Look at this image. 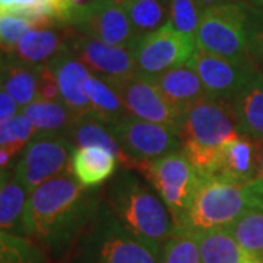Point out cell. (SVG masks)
<instances>
[{
  "label": "cell",
  "instance_id": "52a82bcc",
  "mask_svg": "<svg viewBox=\"0 0 263 263\" xmlns=\"http://www.w3.org/2000/svg\"><path fill=\"white\" fill-rule=\"evenodd\" d=\"M136 171L143 174L168 209L173 234L180 233L199 181V176L184 154L176 151L157 160L141 162Z\"/></svg>",
  "mask_w": 263,
  "mask_h": 263
},
{
  "label": "cell",
  "instance_id": "ee69618b",
  "mask_svg": "<svg viewBox=\"0 0 263 263\" xmlns=\"http://www.w3.org/2000/svg\"><path fill=\"white\" fill-rule=\"evenodd\" d=\"M3 65H5V57L0 54V79H2V70H3Z\"/></svg>",
  "mask_w": 263,
  "mask_h": 263
},
{
  "label": "cell",
  "instance_id": "d4e9b609",
  "mask_svg": "<svg viewBox=\"0 0 263 263\" xmlns=\"http://www.w3.org/2000/svg\"><path fill=\"white\" fill-rule=\"evenodd\" d=\"M193 234L196 235L202 263H245L252 259L227 228L197 231Z\"/></svg>",
  "mask_w": 263,
  "mask_h": 263
},
{
  "label": "cell",
  "instance_id": "cb8c5ba5",
  "mask_svg": "<svg viewBox=\"0 0 263 263\" xmlns=\"http://www.w3.org/2000/svg\"><path fill=\"white\" fill-rule=\"evenodd\" d=\"M35 127V136H65L75 123L76 116L60 100H35L21 110Z\"/></svg>",
  "mask_w": 263,
  "mask_h": 263
},
{
  "label": "cell",
  "instance_id": "7dc6e473",
  "mask_svg": "<svg viewBox=\"0 0 263 263\" xmlns=\"http://www.w3.org/2000/svg\"><path fill=\"white\" fill-rule=\"evenodd\" d=\"M256 3H257L259 6H263V0H256Z\"/></svg>",
  "mask_w": 263,
  "mask_h": 263
},
{
  "label": "cell",
  "instance_id": "d6986e66",
  "mask_svg": "<svg viewBox=\"0 0 263 263\" xmlns=\"http://www.w3.org/2000/svg\"><path fill=\"white\" fill-rule=\"evenodd\" d=\"M151 81L158 86V89L170 103L176 105L183 113L192 104L209 95L200 78L187 65L179 66L160 75L152 76Z\"/></svg>",
  "mask_w": 263,
  "mask_h": 263
},
{
  "label": "cell",
  "instance_id": "1f68e13d",
  "mask_svg": "<svg viewBox=\"0 0 263 263\" xmlns=\"http://www.w3.org/2000/svg\"><path fill=\"white\" fill-rule=\"evenodd\" d=\"M158 263H202L196 235L189 231L171 235L161 249Z\"/></svg>",
  "mask_w": 263,
  "mask_h": 263
},
{
  "label": "cell",
  "instance_id": "836d02e7",
  "mask_svg": "<svg viewBox=\"0 0 263 263\" xmlns=\"http://www.w3.org/2000/svg\"><path fill=\"white\" fill-rule=\"evenodd\" d=\"M34 28L38 25L32 19L15 13H0V51L10 54L19 40Z\"/></svg>",
  "mask_w": 263,
  "mask_h": 263
},
{
  "label": "cell",
  "instance_id": "4dcf8cb0",
  "mask_svg": "<svg viewBox=\"0 0 263 263\" xmlns=\"http://www.w3.org/2000/svg\"><path fill=\"white\" fill-rule=\"evenodd\" d=\"M35 127L25 114H16L6 122L0 123V148L8 149L16 157L35 138Z\"/></svg>",
  "mask_w": 263,
  "mask_h": 263
},
{
  "label": "cell",
  "instance_id": "e0dca14e",
  "mask_svg": "<svg viewBox=\"0 0 263 263\" xmlns=\"http://www.w3.org/2000/svg\"><path fill=\"white\" fill-rule=\"evenodd\" d=\"M259 155L260 142L240 135L224 145L216 174L247 184L257 179Z\"/></svg>",
  "mask_w": 263,
  "mask_h": 263
},
{
  "label": "cell",
  "instance_id": "2e32d148",
  "mask_svg": "<svg viewBox=\"0 0 263 263\" xmlns=\"http://www.w3.org/2000/svg\"><path fill=\"white\" fill-rule=\"evenodd\" d=\"M73 31L75 29L69 25L31 29L19 40L13 51L6 56L27 65H47L54 57L69 50V41Z\"/></svg>",
  "mask_w": 263,
  "mask_h": 263
},
{
  "label": "cell",
  "instance_id": "f1b7e54d",
  "mask_svg": "<svg viewBox=\"0 0 263 263\" xmlns=\"http://www.w3.org/2000/svg\"><path fill=\"white\" fill-rule=\"evenodd\" d=\"M227 230L246 253L263 260V211L254 208L246 209Z\"/></svg>",
  "mask_w": 263,
  "mask_h": 263
},
{
  "label": "cell",
  "instance_id": "7402d4cb",
  "mask_svg": "<svg viewBox=\"0 0 263 263\" xmlns=\"http://www.w3.org/2000/svg\"><path fill=\"white\" fill-rule=\"evenodd\" d=\"M73 9L70 0H0V13L32 19L38 28L67 25Z\"/></svg>",
  "mask_w": 263,
  "mask_h": 263
},
{
  "label": "cell",
  "instance_id": "7c38bea8",
  "mask_svg": "<svg viewBox=\"0 0 263 263\" xmlns=\"http://www.w3.org/2000/svg\"><path fill=\"white\" fill-rule=\"evenodd\" d=\"M105 81L113 85L117 94L122 97L127 111L133 117L164 124L180 132L183 111L170 103L158 89V86L151 81V78L136 73L132 78L120 81Z\"/></svg>",
  "mask_w": 263,
  "mask_h": 263
},
{
  "label": "cell",
  "instance_id": "277c9868",
  "mask_svg": "<svg viewBox=\"0 0 263 263\" xmlns=\"http://www.w3.org/2000/svg\"><path fill=\"white\" fill-rule=\"evenodd\" d=\"M72 263H158V254L123 228L108 206L98 205L76 237Z\"/></svg>",
  "mask_w": 263,
  "mask_h": 263
},
{
  "label": "cell",
  "instance_id": "9c48e42d",
  "mask_svg": "<svg viewBox=\"0 0 263 263\" xmlns=\"http://www.w3.org/2000/svg\"><path fill=\"white\" fill-rule=\"evenodd\" d=\"M75 146L65 136H35L22 151L15 179L31 193L38 186L70 170Z\"/></svg>",
  "mask_w": 263,
  "mask_h": 263
},
{
  "label": "cell",
  "instance_id": "44dd1931",
  "mask_svg": "<svg viewBox=\"0 0 263 263\" xmlns=\"http://www.w3.org/2000/svg\"><path fill=\"white\" fill-rule=\"evenodd\" d=\"M119 160L108 151L101 148H75L70 168L76 180L86 189L105 183L116 174Z\"/></svg>",
  "mask_w": 263,
  "mask_h": 263
},
{
  "label": "cell",
  "instance_id": "74e56055",
  "mask_svg": "<svg viewBox=\"0 0 263 263\" xmlns=\"http://www.w3.org/2000/svg\"><path fill=\"white\" fill-rule=\"evenodd\" d=\"M21 110L22 108L16 104V101L0 89V123L15 117L16 114L21 113Z\"/></svg>",
  "mask_w": 263,
  "mask_h": 263
},
{
  "label": "cell",
  "instance_id": "5bb4252c",
  "mask_svg": "<svg viewBox=\"0 0 263 263\" xmlns=\"http://www.w3.org/2000/svg\"><path fill=\"white\" fill-rule=\"evenodd\" d=\"M69 50L92 75L108 81H120L138 73L132 47L111 46L73 31Z\"/></svg>",
  "mask_w": 263,
  "mask_h": 263
},
{
  "label": "cell",
  "instance_id": "ba28073f",
  "mask_svg": "<svg viewBox=\"0 0 263 263\" xmlns=\"http://www.w3.org/2000/svg\"><path fill=\"white\" fill-rule=\"evenodd\" d=\"M132 50L138 73L152 78L187 65L197 46L195 38L181 34L167 22L158 31L139 37Z\"/></svg>",
  "mask_w": 263,
  "mask_h": 263
},
{
  "label": "cell",
  "instance_id": "d590c367",
  "mask_svg": "<svg viewBox=\"0 0 263 263\" xmlns=\"http://www.w3.org/2000/svg\"><path fill=\"white\" fill-rule=\"evenodd\" d=\"M38 100H60L56 76L48 65H40V78H38Z\"/></svg>",
  "mask_w": 263,
  "mask_h": 263
},
{
  "label": "cell",
  "instance_id": "f35d334b",
  "mask_svg": "<svg viewBox=\"0 0 263 263\" xmlns=\"http://www.w3.org/2000/svg\"><path fill=\"white\" fill-rule=\"evenodd\" d=\"M200 8L205 10L219 5H230V3H249V5H257L256 0H196Z\"/></svg>",
  "mask_w": 263,
  "mask_h": 263
},
{
  "label": "cell",
  "instance_id": "6da1fadb",
  "mask_svg": "<svg viewBox=\"0 0 263 263\" xmlns=\"http://www.w3.org/2000/svg\"><path fill=\"white\" fill-rule=\"evenodd\" d=\"M97 208V196L67 170L29 193L24 233L51 250H62L79 235Z\"/></svg>",
  "mask_w": 263,
  "mask_h": 263
},
{
  "label": "cell",
  "instance_id": "ffe728a7",
  "mask_svg": "<svg viewBox=\"0 0 263 263\" xmlns=\"http://www.w3.org/2000/svg\"><path fill=\"white\" fill-rule=\"evenodd\" d=\"M231 101L240 132L252 139L263 141V72L260 69Z\"/></svg>",
  "mask_w": 263,
  "mask_h": 263
},
{
  "label": "cell",
  "instance_id": "9a60e30c",
  "mask_svg": "<svg viewBox=\"0 0 263 263\" xmlns=\"http://www.w3.org/2000/svg\"><path fill=\"white\" fill-rule=\"evenodd\" d=\"M47 65L56 76L60 101L76 117H84L92 113L91 103L85 94V84L92 75L89 69L79 62L70 50L54 57Z\"/></svg>",
  "mask_w": 263,
  "mask_h": 263
},
{
  "label": "cell",
  "instance_id": "8fae6325",
  "mask_svg": "<svg viewBox=\"0 0 263 263\" xmlns=\"http://www.w3.org/2000/svg\"><path fill=\"white\" fill-rule=\"evenodd\" d=\"M124 152L135 162V171L141 162L157 160L167 154L180 151L179 132L168 126L151 123L127 116L110 127Z\"/></svg>",
  "mask_w": 263,
  "mask_h": 263
},
{
  "label": "cell",
  "instance_id": "8d00e7d4",
  "mask_svg": "<svg viewBox=\"0 0 263 263\" xmlns=\"http://www.w3.org/2000/svg\"><path fill=\"white\" fill-rule=\"evenodd\" d=\"M249 206L263 211V179H256L246 184Z\"/></svg>",
  "mask_w": 263,
  "mask_h": 263
},
{
  "label": "cell",
  "instance_id": "d6a6232c",
  "mask_svg": "<svg viewBox=\"0 0 263 263\" xmlns=\"http://www.w3.org/2000/svg\"><path fill=\"white\" fill-rule=\"evenodd\" d=\"M203 9L196 0H170V24L179 32L193 37L196 35Z\"/></svg>",
  "mask_w": 263,
  "mask_h": 263
},
{
  "label": "cell",
  "instance_id": "7bdbcfd3",
  "mask_svg": "<svg viewBox=\"0 0 263 263\" xmlns=\"http://www.w3.org/2000/svg\"><path fill=\"white\" fill-rule=\"evenodd\" d=\"M9 179V173H0V189L5 184V181Z\"/></svg>",
  "mask_w": 263,
  "mask_h": 263
},
{
  "label": "cell",
  "instance_id": "f546056e",
  "mask_svg": "<svg viewBox=\"0 0 263 263\" xmlns=\"http://www.w3.org/2000/svg\"><path fill=\"white\" fill-rule=\"evenodd\" d=\"M44 262V253L34 240L0 230V263Z\"/></svg>",
  "mask_w": 263,
  "mask_h": 263
},
{
  "label": "cell",
  "instance_id": "60d3db41",
  "mask_svg": "<svg viewBox=\"0 0 263 263\" xmlns=\"http://www.w3.org/2000/svg\"><path fill=\"white\" fill-rule=\"evenodd\" d=\"M260 142V155H259V171H257V179H263V141Z\"/></svg>",
  "mask_w": 263,
  "mask_h": 263
},
{
  "label": "cell",
  "instance_id": "7a4b0ae2",
  "mask_svg": "<svg viewBox=\"0 0 263 263\" xmlns=\"http://www.w3.org/2000/svg\"><path fill=\"white\" fill-rule=\"evenodd\" d=\"M240 135L233 101L208 95L184 110L180 151L197 176H215L224 145Z\"/></svg>",
  "mask_w": 263,
  "mask_h": 263
},
{
  "label": "cell",
  "instance_id": "3957f363",
  "mask_svg": "<svg viewBox=\"0 0 263 263\" xmlns=\"http://www.w3.org/2000/svg\"><path fill=\"white\" fill-rule=\"evenodd\" d=\"M107 206L119 224L160 256L164 243L173 234V222L167 206L151 187L126 170L108 189Z\"/></svg>",
  "mask_w": 263,
  "mask_h": 263
},
{
  "label": "cell",
  "instance_id": "bcb514c9",
  "mask_svg": "<svg viewBox=\"0 0 263 263\" xmlns=\"http://www.w3.org/2000/svg\"><path fill=\"white\" fill-rule=\"evenodd\" d=\"M116 3H119V5H126V3H129V2H132V0H114Z\"/></svg>",
  "mask_w": 263,
  "mask_h": 263
},
{
  "label": "cell",
  "instance_id": "e575fe53",
  "mask_svg": "<svg viewBox=\"0 0 263 263\" xmlns=\"http://www.w3.org/2000/svg\"><path fill=\"white\" fill-rule=\"evenodd\" d=\"M252 27H250V53L263 72V6H252Z\"/></svg>",
  "mask_w": 263,
  "mask_h": 263
},
{
  "label": "cell",
  "instance_id": "5b68a950",
  "mask_svg": "<svg viewBox=\"0 0 263 263\" xmlns=\"http://www.w3.org/2000/svg\"><path fill=\"white\" fill-rule=\"evenodd\" d=\"M249 208L246 184L218 174L199 176L180 233L227 228Z\"/></svg>",
  "mask_w": 263,
  "mask_h": 263
},
{
  "label": "cell",
  "instance_id": "603a6c76",
  "mask_svg": "<svg viewBox=\"0 0 263 263\" xmlns=\"http://www.w3.org/2000/svg\"><path fill=\"white\" fill-rule=\"evenodd\" d=\"M40 66L27 65L16 59L5 57L0 89L10 95L21 108L38 100Z\"/></svg>",
  "mask_w": 263,
  "mask_h": 263
},
{
  "label": "cell",
  "instance_id": "4fadbf2b",
  "mask_svg": "<svg viewBox=\"0 0 263 263\" xmlns=\"http://www.w3.org/2000/svg\"><path fill=\"white\" fill-rule=\"evenodd\" d=\"M190 66L208 91L215 98L233 100L249 79L259 70L256 62H234L226 57L209 54L197 48L189 60Z\"/></svg>",
  "mask_w": 263,
  "mask_h": 263
},
{
  "label": "cell",
  "instance_id": "4316f807",
  "mask_svg": "<svg viewBox=\"0 0 263 263\" xmlns=\"http://www.w3.org/2000/svg\"><path fill=\"white\" fill-rule=\"evenodd\" d=\"M28 196V190L15 179V176L5 181V184L0 189V230L2 231L25 235L24 215L27 209Z\"/></svg>",
  "mask_w": 263,
  "mask_h": 263
},
{
  "label": "cell",
  "instance_id": "f6af8a7d",
  "mask_svg": "<svg viewBox=\"0 0 263 263\" xmlns=\"http://www.w3.org/2000/svg\"><path fill=\"white\" fill-rule=\"evenodd\" d=\"M245 263H263V260H260V259H256V257H252V259H249V260Z\"/></svg>",
  "mask_w": 263,
  "mask_h": 263
},
{
  "label": "cell",
  "instance_id": "ab89813d",
  "mask_svg": "<svg viewBox=\"0 0 263 263\" xmlns=\"http://www.w3.org/2000/svg\"><path fill=\"white\" fill-rule=\"evenodd\" d=\"M12 160H13V155L9 151L0 148V173H8Z\"/></svg>",
  "mask_w": 263,
  "mask_h": 263
},
{
  "label": "cell",
  "instance_id": "83f0119b",
  "mask_svg": "<svg viewBox=\"0 0 263 263\" xmlns=\"http://www.w3.org/2000/svg\"><path fill=\"white\" fill-rule=\"evenodd\" d=\"M123 8L139 37L158 31L170 21V0H132Z\"/></svg>",
  "mask_w": 263,
  "mask_h": 263
},
{
  "label": "cell",
  "instance_id": "30bf717a",
  "mask_svg": "<svg viewBox=\"0 0 263 263\" xmlns=\"http://www.w3.org/2000/svg\"><path fill=\"white\" fill-rule=\"evenodd\" d=\"M67 25L82 35L111 46L133 48L139 40L124 8L114 0H92L76 8Z\"/></svg>",
  "mask_w": 263,
  "mask_h": 263
},
{
  "label": "cell",
  "instance_id": "b9f144b4",
  "mask_svg": "<svg viewBox=\"0 0 263 263\" xmlns=\"http://www.w3.org/2000/svg\"><path fill=\"white\" fill-rule=\"evenodd\" d=\"M89 2H92V0H70V3L73 5V8H75V9L76 8H81V6H84V5L89 3Z\"/></svg>",
  "mask_w": 263,
  "mask_h": 263
},
{
  "label": "cell",
  "instance_id": "484cf974",
  "mask_svg": "<svg viewBox=\"0 0 263 263\" xmlns=\"http://www.w3.org/2000/svg\"><path fill=\"white\" fill-rule=\"evenodd\" d=\"M85 94L91 103L92 113L108 127L114 126L124 117L132 116L113 85L108 84L101 76H89L85 84Z\"/></svg>",
  "mask_w": 263,
  "mask_h": 263
},
{
  "label": "cell",
  "instance_id": "ac0fdd59",
  "mask_svg": "<svg viewBox=\"0 0 263 263\" xmlns=\"http://www.w3.org/2000/svg\"><path fill=\"white\" fill-rule=\"evenodd\" d=\"M66 138L73 143L75 148H101L111 152L126 170L135 171V162L124 152L122 145L117 142L110 127L101 122L94 113L86 114L84 117H76L75 123L66 133Z\"/></svg>",
  "mask_w": 263,
  "mask_h": 263
},
{
  "label": "cell",
  "instance_id": "8992f818",
  "mask_svg": "<svg viewBox=\"0 0 263 263\" xmlns=\"http://www.w3.org/2000/svg\"><path fill=\"white\" fill-rule=\"evenodd\" d=\"M252 6L249 3H230L203 10L195 35L197 48L234 62H252Z\"/></svg>",
  "mask_w": 263,
  "mask_h": 263
}]
</instances>
